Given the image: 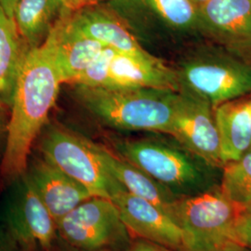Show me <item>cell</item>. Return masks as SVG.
I'll list each match as a JSON object with an SVG mask.
<instances>
[{
  "mask_svg": "<svg viewBox=\"0 0 251 251\" xmlns=\"http://www.w3.org/2000/svg\"><path fill=\"white\" fill-rule=\"evenodd\" d=\"M50 46L31 50L16 81L0 176L9 181L26 175L29 154L46 125L62 85Z\"/></svg>",
  "mask_w": 251,
  "mask_h": 251,
  "instance_id": "cell-1",
  "label": "cell"
},
{
  "mask_svg": "<svg viewBox=\"0 0 251 251\" xmlns=\"http://www.w3.org/2000/svg\"><path fill=\"white\" fill-rule=\"evenodd\" d=\"M117 155L144 171L179 198L220 187L223 169L210 165L175 138L117 140Z\"/></svg>",
  "mask_w": 251,
  "mask_h": 251,
  "instance_id": "cell-2",
  "label": "cell"
},
{
  "mask_svg": "<svg viewBox=\"0 0 251 251\" xmlns=\"http://www.w3.org/2000/svg\"><path fill=\"white\" fill-rule=\"evenodd\" d=\"M74 86L81 105L103 125L126 131L170 132L178 91Z\"/></svg>",
  "mask_w": 251,
  "mask_h": 251,
  "instance_id": "cell-3",
  "label": "cell"
},
{
  "mask_svg": "<svg viewBox=\"0 0 251 251\" xmlns=\"http://www.w3.org/2000/svg\"><path fill=\"white\" fill-rule=\"evenodd\" d=\"M219 49L193 54L175 69L180 91L213 108L251 94V63Z\"/></svg>",
  "mask_w": 251,
  "mask_h": 251,
  "instance_id": "cell-4",
  "label": "cell"
},
{
  "mask_svg": "<svg viewBox=\"0 0 251 251\" xmlns=\"http://www.w3.org/2000/svg\"><path fill=\"white\" fill-rule=\"evenodd\" d=\"M43 158L88 189L93 197L112 200L126 191L108 170L101 146L62 126H50L42 136Z\"/></svg>",
  "mask_w": 251,
  "mask_h": 251,
  "instance_id": "cell-5",
  "label": "cell"
},
{
  "mask_svg": "<svg viewBox=\"0 0 251 251\" xmlns=\"http://www.w3.org/2000/svg\"><path fill=\"white\" fill-rule=\"evenodd\" d=\"M107 4L125 20L140 43L178 44L199 33V7L192 0H108Z\"/></svg>",
  "mask_w": 251,
  "mask_h": 251,
  "instance_id": "cell-6",
  "label": "cell"
},
{
  "mask_svg": "<svg viewBox=\"0 0 251 251\" xmlns=\"http://www.w3.org/2000/svg\"><path fill=\"white\" fill-rule=\"evenodd\" d=\"M241 208L218 187L179 199L170 214L184 232L188 251H217L234 242L233 229Z\"/></svg>",
  "mask_w": 251,
  "mask_h": 251,
  "instance_id": "cell-7",
  "label": "cell"
},
{
  "mask_svg": "<svg viewBox=\"0 0 251 251\" xmlns=\"http://www.w3.org/2000/svg\"><path fill=\"white\" fill-rule=\"evenodd\" d=\"M63 239L86 251H127L133 241L114 202L92 197L57 223Z\"/></svg>",
  "mask_w": 251,
  "mask_h": 251,
  "instance_id": "cell-8",
  "label": "cell"
},
{
  "mask_svg": "<svg viewBox=\"0 0 251 251\" xmlns=\"http://www.w3.org/2000/svg\"><path fill=\"white\" fill-rule=\"evenodd\" d=\"M168 135L210 165L224 168L214 108L208 102L179 91Z\"/></svg>",
  "mask_w": 251,
  "mask_h": 251,
  "instance_id": "cell-9",
  "label": "cell"
},
{
  "mask_svg": "<svg viewBox=\"0 0 251 251\" xmlns=\"http://www.w3.org/2000/svg\"><path fill=\"white\" fill-rule=\"evenodd\" d=\"M199 33L251 63V0H208L199 8Z\"/></svg>",
  "mask_w": 251,
  "mask_h": 251,
  "instance_id": "cell-10",
  "label": "cell"
},
{
  "mask_svg": "<svg viewBox=\"0 0 251 251\" xmlns=\"http://www.w3.org/2000/svg\"><path fill=\"white\" fill-rule=\"evenodd\" d=\"M112 201L126 228L136 238L144 239L176 251H188L186 237L172 216L161 206L126 191Z\"/></svg>",
  "mask_w": 251,
  "mask_h": 251,
  "instance_id": "cell-11",
  "label": "cell"
},
{
  "mask_svg": "<svg viewBox=\"0 0 251 251\" xmlns=\"http://www.w3.org/2000/svg\"><path fill=\"white\" fill-rule=\"evenodd\" d=\"M69 13L67 11L58 21L46 43L52 51L62 83L74 85L106 47L74 25Z\"/></svg>",
  "mask_w": 251,
  "mask_h": 251,
  "instance_id": "cell-12",
  "label": "cell"
},
{
  "mask_svg": "<svg viewBox=\"0 0 251 251\" xmlns=\"http://www.w3.org/2000/svg\"><path fill=\"white\" fill-rule=\"evenodd\" d=\"M105 88L180 91L175 69L168 66L157 56L118 51H116L110 64Z\"/></svg>",
  "mask_w": 251,
  "mask_h": 251,
  "instance_id": "cell-13",
  "label": "cell"
},
{
  "mask_svg": "<svg viewBox=\"0 0 251 251\" xmlns=\"http://www.w3.org/2000/svg\"><path fill=\"white\" fill-rule=\"evenodd\" d=\"M69 19L86 36L116 51L134 55L150 53L138 41L125 20L107 3L70 12Z\"/></svg>",
  "mask_w": 251,
  "mask_h": 251,
  "instance_id": "cell-14",
  "label": "cell"
},
{
  "mask_svg": "<svg viewBox=\"0 0 251 251\" xmlns=\"http://www.w3.org/2000/svg\"><path fill=\"white\" fill-rule=\"evenodd\" d=\"M27 177L56 224L93 197L88 189L44 158L34 160Z\"/></svg>",
  "mask_w": 251,
  "mask_h": 251,
  "instance_id": "cell-15",
  "label": "cell"
},
{
  "mask_svg": "<svg viewBox=\"0 0 251 251\" xmlns=\"http://www.w3.org/2000/svg\"><path fill=\"white\" fill-rule=\"evenodd\" d=\"M25 188L12 219L16 237L24 244L47 250L52 245L57 224L25 176Z\"/></svg>",
  "mask_w": 251,
  "mask_h": 251,
  "instance_id": "cell-16",
  "label": "cell"
},
{
  "mask_svg": "<svg viewBox=\"0 0 251 251\" xmlns=\"http://www.w3.org/2000/svg\"><path fill=\"white\" fill-rule=\"evenodd\" d=\"M251 96L214 108L225 165L237 160L251 149Z\"/></svg>",
  "mask_w": 251,
  "mask_h": 251,
  "instance_id": "cell-17",
  "label": "cell"
},
{
  "mask_svg": "<svg viewBox=\"0 0 251 251\" xmlns=\"http://www.w3.org/2000/svg\"><path fill=\"white\" fill-rule=\"evenodd\" d=\"M68 10L62 0H18L13 20L19 33L33 50L42 45Z\"/></svg>",
  "mask_w": 251,
  "mask_h": 251,
  "instance_id": "cell-18",
  "label": "cell"
},
{
  "mask_svg": "<svg viewBox=\"0 0 251 251\" xmlns=\"http://www.w3.org/2000/svg\"><path fill=\"white\" fill-rule=\"evenodd\" d=\"M30 51L14 20L0 4V101L9 109L19 74Z\"/></svg>",
  "mask_w": 251,
  "mask_h": 251,
  "instance_id": "cell-19",
  "label": "cell"
},
{
  "mask_svg": "<svg viewBox=\"0 0 251 251\" xmlns=\"http://www.w3.org/2000/svg\"><path fill=\"white\" fill-rule=\"evenodd\" d=\"M101 154L108 170L124 186L127 193L161 206L169 213L171 206L181 199L145 172L110 152L106 148L101 147Z\"/></svg>",
  "mask_w": 251,
  "mask_h": 251,
  "instance_id": "cell-20",
  "label": "cell"
},
{
  "mask_svg": "<svg viewBox=\"0 0 251 251\" xmlns=\"http://www.w3.org/2000/svg\"><path fill=\"white\" fill-rule=\"evenodd\" d=\"M220 189L226 198L239 207L251 202V149L240 158L223 168Z\"/></svg>",
  "mask_w": 251,
  "mask_h": 251,
  "instance_id": "cell-21",
  "label": "cell"
},
{
  "mask_svg": "<svg viewBox=\"0 0 251 251\" xmlns=\"http://www.w3.org/2000/svg\"><path fill=\"white\" fill-rule=\"evenodd\" d=\"M116 50L104 48L95 61L81 75L74 85H81L92 88H105L108 79L109 67Z\"/></svg>",
  "mask_w": 251,
  "mask_h": 251,
  "instance_id": "cell-22",
  "label": "cell"
},
{
  "mask_svg": "<svg viewBox=\"0 0 251 251\" xmlns=\"http://www.w3.org/2000/svg\"><path fill=\"white\" fill-rule=\"evenodd\" d=\"M233 241L251 249V202L239 212L233 229Z\"/></svg>",
  "mask_w": 251,
  "mask_h": 251,
  "instance_id": "cell-23",
  "label": "cell"
},
{
  "mask_svg": "<svg viewBox=\"0 0 251 251\" xmlns=\"http://www.w3.org/2000/svg\"><path fill=\"white\" fill-rule=\"evenodd\" d=\"M7 110L10 111L9 108L4 105L0 101V165L3 158V154L5 151L6 143H7V136H8L9 115Z\"/></svg>",
  "mask_w": 251,
  "mask_h": 251,
  "instance_id": "cell-24",
  "label": "cell"
},
{
  "mask_svg": "<svg viewBox=\"0 0 251 251\" xmlns=\"http://www.w3.org/2000/svg\"><path fill=\"white\" fill-rule=\"evenodd\" d=\"M127 251H176L160 245L136 238Z\"/></svg>",
  "mask_w": 251,
  "mask_h": 251,
  "instance_id": "cell-25",
  "label": "cell"
},
{
  "mask_svg": "<svg viewBox=\"0 0 251 251\" xmlns=\"http://www.w3.org/2000/svg\"><path fill=\"white\" fill-rule=\"evenodd\" d=\"M64 8L70 12H74L90 6L103 3L108 0H62Z\"/></svg>",
  "mask_w": 251,
  "mask_h": 251,
  "instance_id": "cell-26",
  "label": "cell"
},
{
  "mask_svg": "<svg viewBox=\"0 0 251 251\" xmlns=\"http://www.w3.org/2000/svg\"><path fill=\"white\" fill-rule=\"evenodd\" d=\"M217 251H251V249L236 242H229Z\"/></svg>",
  "mask_w": 251,
  "mask_h": 251,
  "instance_id": "cell-27",
  "label": "cell"
},
{
  "mask_svg": "<svg viewBox=\"0 0 251 251\" xmlns=\"http://www.w3.org/2000/svg\"><path fill=\"white\" fill-rule=\"evenodd\" d=\"M18 0H0L1 6L6 10L11 18L13 19V12Z\"/></svg>",
  "mask_w": 251,
  "mask_h": 251,
  "instance_id": "cell-28",
  "label": "cell"
},
{
  "mask_svg": "<svg viewBox=\"0 0 251 251\" xmlns=\"http://www.w3.org/2000/svg\"><path fill=\"white\" fill-rule=\"evenodd\" d=\"M198 7H202L204 4H206V2L208 1V0H192Z\"/></svg>",
  "mask_w": 251,
  "mask_h": 251,
  "instance_id": "cell-29",
  "label": "cell"
},
{
  "mask_svg": "<svg viewBox=\"0 0 251 251\" xmlns=\"http://www.w3.org/2000/svg\"></svg>",
  "mask_w": 251,
  "mask_h": 251,
  "instance_id": "cell-30",
  "label": "cell"
}]
</instances>
